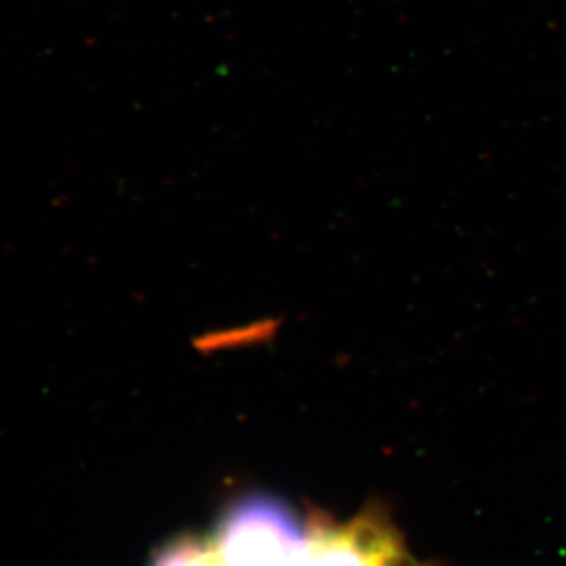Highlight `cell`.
<instances>
[{
  "label": "cell",
  "instance_id": "1",
  "mask_svg": "<svg viewBox=\"0 0 566 566\" xmlns=\"http://www.w3.org/2000/svg\"><path fill=\"white\" fill-rule=\"evenodd\" d=\"M214 566H312L306 526L273 497H248L209 535Z\"/></svg>",
  "mask_w": 566,
  "mask_h": 566
},
{
  "label": "cell",
  "instance_id": "2",
  "mask_svg": "<svg viewBox=\"0 0 566 566\" xmlns=\"http://www.w3.org/2000/svg\"><path fill=\"white\" fill-rule=\"evenodd\" d=\"M312 566H426L407 551L389 515L373 507L348 523L314 515L306 524Z\"/></svg>",
  "mask_w": 566,
  "mask_h": 566
},
{
  "label": "cell",
  "instance_id": "3",
  "mask_svg": "<svg viewBox=\"0 0 566 566\" xmlns=\"http://www.w3.org/2000/svg\"><path fill=\"white\" fill-rule=\"evenodd\" d=\"M153 566H214L213 546L209 535H188L161 548Z\"/></svg>",
  "mask_w": 566,
  "mask_h": 566
}]
</instances>
